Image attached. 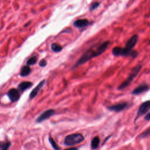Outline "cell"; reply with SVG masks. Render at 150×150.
<instances>
[{
	"instance_id": "obj_20",
	"label": "cell",
	"mask_w": 150,
	"mask_h": 150,
	"mask_svg": "<svg viewBox=\"0 0 150 150\" xmlns=\"http://www.w3.org/2000/svg\"><path fill=\"white\" fill-rule=\"evenodd\" d=\"M150 135V128H148L147 129H146L145 131H144L143 132H142L139 135V138H145L148 137H149Z\"/></svg>"
},
{
	"instance_id": "obj_15",
	"label": "cell",
	"mask_w": 150,
	"mask_h": 150,
	"mask_svg": "<svg viewBox=\"0 0 150 150\" xmlns=\"http://www.w3.org/2000/svg\"><path fill=\"white\" fill-rule=\"evenodd\" d=\"M100 138L98 136H96L94 137L91 142V148L93 149H97L100 144Z\"/></svg>"
},
{
	"instance_id": "obj_21",
	"label": "cell",
	"mask_w": 150,
	"mask_h": 150,
	"mask_svg": "<svg viewBox=\"0 0 150 150\" xmlns=\"http://www.w3.org/2000/svg\"><path fill=\"white\" fill-rule=\"evenodd\" d=\"M100 5V3L99 2H93L89 7V11L90 12L93 11L94 10H95L96 8H97Z\"/></svg>"
},
{
	"instance_id": "obj_12",
	"label": "cell",
	"mask_w": 150,
	"mask_h": 150,
	"mask_svg": "<svg viewBox=\"0 0 150 150\" xmlns=\"http://www.w3.org/2000/svg\"><path fill=\"white\" fill-rule=\"evenodd\" d=\"M46 82L45 80H43L42 81H41L38 84V86H36L33 90L30 92V94H29V99H33L38 94L39 91H40V90L43 87L45 83Z\"/></svg>"
},
{
	"instance_id": "obj_8",
	"label": "cell",
	"mask_w": 150,
	"mask_h": 150,
	"mask_svg": "<svg viewBox=\"0 0 150 150\" xmlns=\"http://www.w3.org/2000/svg\"><path fill=\"white\" fill-rule=\"evenodd\" d=\"M55 114V110L53 109H49L42 112L36 119L37 122H41L47 119H49L50 117Z\"/></svg>"
},
{
	"instance_id": "obj_13",
	"label": "cell",
	"mask_w": 150,
	"mask_h": 150,
	"mask_svg": "<svg viewBox=\"0 0 150 150\" xmlns=\"http://www.w3.org/2000/svg\"><path fill=\"white\" fill-rule=\"evenodd\" d=\"M32 86V83L30 81H22L18 85L19 91L23 92Z\"/></svg>"
},
{
	"instance_id": "obj_19",
	"label": "cell",
	"mask_w": 150,
	"mask_h": 150,
	"mask_svg": "<svg viewBox=\"0 0 150 150\" xmlns=\"http://www.w3.org/2000/svg\"><path fill=\"white\" fill-rule=\"evenodd\" d=\"M49 142L50 143V144H51V145H52V146L53 147V149H56V150L60 149V148L57 145V144L55 142L54 139L51 137H49Z\"/></svg>"
},
{
	"instance_id": "obj_1",
	"label": "cell",
	"mask_w": 150,
	"mask_h": 150,
	"mask_svg": "<svg viewBox=\"0 0 150 150\" xmlns=\"http://www.w3.org/2000/svg\"><path fill=\"white\" fill-rule=\"evenodd\" d=\"M110 42L109 40L105 41L100 45L96 44L91 46L88 49H87L81 56L77 60L75 64L72 66L71 69H74L79 66H81L89 60L93 59V58L97 57L103 53L109 46Z\"/></svg>"
},
{
	"instance_id": "obj_11",
	"label": "cell",
	"mask_w": 150,
	"mask_h": 150,
	"mask_svg": "<svg viewBox=\"0 0 150 150\" xmlns=\"http://www.w3.org/2000/svg\"><path fill=\"white\" fill-rule=\"evenodd\" d=\"M7 94L11 102H15L18 101L20 98L19 91L18 89L16 88L10 89L8 91Z\"/></svg>"
},
{
	"instance_id": "obj_10",
	"label": "cell",
	"mask_w": 150,
	"mask_h": 150,
	"mask_svg": "<svg viewBox=\"0 0 150 150\" xmlns=\"http://www.w3.org/2000/svg\"><path fill=\"white\" fill-rule=\"evenodd\" d=\"M149 87L148 84L142 83L140 85L138 86L137 87H135L131 92V94L132 95H139L141 93H143L144 92H146L149 90Z\"/></svg>"
},
{
	"instance_id": "obj_22",
	"label": "cell",
	"mask_w": 150,
	"mask_h": 150,
	"mask_svg": "<svg viewBox=\"0 0 150 150\" xmlns=\"http://www.w3.org/2000/svg\"><path fill=\"white\" fill-rule=\"evenodd\" d=\"M39 64V66L40 67H45L46 66V64H47V62H46V60L45 59H42V60H41L40 61Z\"/></svg>"
},
{
	"instance_id": "obj_4",
	"label": "cell",
	"mask_w": 150,
	"mask_h": 150,
	"mask_svg": "<svg viewBox=\"0 0 150 150\" xmlns=\"http://www.w3.org/2000/svg\"><path fill=\"white\" fill-rule=\"evenodd\" d=\"M112 53L115 56H130L135 58L137 56L138 53L136 50L128 51L125 47L119 46L114 47L112 50Z\"/></svg>"
},
{
	"instance_id": "obj_18",
	"label": "cell",
	"mask_w": 150,
	"mask_h": 150,
	"mask_svg": "<svg viewBox=\"0 0 150 150\" xmlns=\"http://www.w3.org/2000/svg\"><path fill=\"white\" fill-rule=\"evenodd\" d=\"M37 60H38L37 57L36 56H33V57H30L28 59V60L26 62V64L28 66L33 65L37 62Z\"/></svg>"
},
{
	"instance_id": "obj_9",
	"label": "cell",
	"mask_w": 150,
	"mask_h": 150,
	"mask_svg": "<svg viewBox=\"0 0 150 150\" xmlns=\"http://www.w3.org/2000/svg\"><path fill=\"white\" fill-rule=\"evenodd\" d=\"M91 22L87 19H79L74 21L73 23V26L78 29H81L86 28L90 25Z\"/></svg>"
},
{
	"instance_id": "obj_5",
	"label": "cell",
	"mask_w": 150,
	"mask_h": 150,
	"mask_svg": "<svg viewBox=\"0 0 150 150\" xmlns=\"http://www.w3.org/2000/svg\"><path fill=\"white\" fill-rule=\"evenodd\" d=\"M149 110H150V100H147L142 103L138 107L134 121L135 122L137 120L140 118L142 115L148 112V111Z\"/></svg>"
},
{
	"instance_id": "obj_17",
	"label": "cell",
	"mask_w": 150,
	"mask_h": 150,
	"mask_svg": "<svg viewBox=\"0 0 150 150\" xmlns=\"http://www.w3.org/2000/svg\"><path fill=\"white\" fill-rule=\"evenodd\" d=\"M11 146V142H0V149L6 150L8 149Z\"/></svg>"
},
{
	"instance_id": "obj_7",
	"label": "cell",
	"mask_w": 150,
	"mask_h": 150,
	"mask_svg": "<svg viewBox=\"0 0 150 150\" xmlns=\"http://www.w3.org/2000/svg\"><path fill=\"white\" fill-rule=\"evenodd\" d=\"M138 39V36L137 34L132 35L127 42L125 48L128 51H132L134 47L136 45Z\"/></svg>"
},
{
	"instance_id": "obj_3",
	"label": "cell",
	"mask_w": 150,
	"mask_h": 150,
	"mask_svg": "<svg viewBox=\"0 0 150 150\" xmlns=\"http://www.w3.org/2000/svg\"><path fill=\"white\" fill-rule=\"evenodd\" d=\"M84 137L81 133H74L67 135L64 140V144L67 146H71L82 142Z\"/></svg>"
},
{
	"instance_id": "obj_16",
	"label": "cell",
	"mask_w": 150,
	"mask_h": 150,
	"mask_svg": "<svg viewBox=\"0 0 150 150\" xmlns=\"http://www.w3.org/2000/svg\"><path fill=\"white\" fill-rule=\"evenodd\" d=\"M51 49L54 52H59L63 49V47L59 43H53L51 45Z\"/></svg>"
},
{
	"instance_id": "obj_2",
	"label": "cell",
	"mask_w": 150,
	"mask_h": 150,
	"mask_svg": "<svg viewBox=\"0 0 150 150\" xmlns=\"http://www.w3.org/2000/svg\"><path fill=\"white\" fill-rule=\"evenodd\" d=\"M141 68H142V66L141 64H138L134 67H133L131 69V72L129 73L128 77L126 78V79L124 81H122L118 86L117 89L119 90H122L125 88L127 87L129 85H130V84L133 81V80L137 77L138 74L139 73Z\"/></svg>"
},
{
	"instance_id": "obj_14",
	"label": "cell",
	"mask_w": 150,
	"mask_h": 150,
	"mask_svg": "<svg viewBox=\"0 0 150 150\" xmlns=\"http://www.w3.org/2000/svg\"><path fill=\"white\" fill-rule=\"evenodd\" d=\"M31 72V69L29 67V66L26 65L23 66L20 72V76L22 77H25V76H27L28 75H29Z\"/></svg>"
},
{
	"instance_id": "obj_23",
	"label": "cell",
	"mask_w": 150,
	"mask_h": 150,
	"mask_svg": "<svg viewBox=\"0 0 150 150\" xmlns=\"http://www.w3.org/2000/svg\"><path fill=\"white\" fill-rule=\"evenodd\" d=\"M144 119L146 121H150V112L145 115Z\"/></svg>"
},
{
	"instance_id": "obj_6",
	"label": "cell",
	"mask_w": 150,
	"mask_h": 150,
	"mask_svg": "<svg viewBox=\"0 0 150 150\" xmlns=\"http://www.w3.org/2000/svg\"><path fill=\"white\" fill-rule=\"evenodd\" d=\"M128 107H129V104L128 103L122 102V103H120L118 104L107 106V109L111 111L119 112L127 109V108H128Z\"/></svg>"
}]
</instances>
